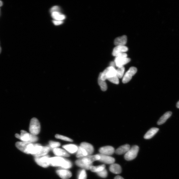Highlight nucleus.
Segmentation results:
<instances>
[{
  "label": "nucleus",
  "mask_w": 179,
  "mask_h": 179,
  "mask_svg": "<svg viewBox=\"0 0 179 179\" xmlns=\"http://www.w3.org/2000/svg\"><path fill=\"white\" fill-rule=\"evenodd\" d=\"M16 146L21 151L26 154L33 155L34 157L40 151L43 147L40 144L23 141L17 142Z\"/></svg>",
  "instance_id": "nucleus-1"
},
{
  "label": "nucleus",
  "mask_w": 179,
  "mask_h": 179,
  "mask_svg": "<svg viewBox=\"0 0 179 179\" xmlns=\"http://www.w3.org/2000/svg\"><path fill=\"white\" fill-rule=\"evenodd\" d=\"M15 136L23 142H29L33 143L38 141V137L36 135L28 133L25 130H21V134H16Z\"/></svg>",
  "instance_id": "nucleus-2"
},
{
  "label": "nucleus",
  "mask_w": 179,
  "mask_h": 179,
  "mask_svg": "<svg viewBox=\"0 0 179 179\" xmlns=\"http://www.w3.org/2000/svg\"><path fill=\"white\" fill-rule=\"evenodd\" d=\"M127 54L125 53H122L116 55L115 60L116 66L118 68L124 66L130 61V58L127 57Z\"/></svg>",
  "instance_id": "nucleus-3"
},
{
  "label": "nucleus",
  "mask_w": 179,
  "mask_h": 179,
  "mask_svg": "<svg viewBox=\"0 0 179 179\" xmlns=\"http://www.w3.org/2000/svg\"><path fill=\"white\" fill-rule=\"evenodd\" d=\"M41 130V126L39 122L36 118H33L30 121L29 131L30 133L36 135L39 133Z\"/></svg>",
  "instance_id": "nucleus-4"
},
{
  "label": "nucleus",
  "mask_w": 179,
  "mask_h": 179,
  "mask_svg": "<svg viewBox=\"0 0 179 179\" xmlns=\"http://www.w3.org/2000/svg\"><path fill=\"white\" fill-rule=\"evenodd\" d=\"M100 75L101 79L105 81L116 75V70L115 68L109 66L105 69L103 72L101 73Z\"/></svg>",
  "instance_id": "nucleus-5"
},
{
  "label": "nucleus",
  "mask_w": 179,
  "mask_h": 179,
  "mask_svg": "<svg viewBox=\"0 0 179 179\" xmlns=\"http://www.w3.org/2000/svg\"><path fill=\"white\" fill-rule=\"evenodd\" d=\"M67 159L60 157H54L49 158L50 165L53 167H60L64 168Z\"/></svg>",
  "instance_id": "nucleus-6"
},
{
  "label": "nucleus",
  "mask_w": 179,
  "mask_h": 179,
  "mask_svg": "<svg viewBox=\"0 0 179 179\" xmlns=\"http://www.w3.org/2000/svg\"><path fill=\"white\" fill-rule=\"evenodd\" d=\"M139 150V147L134 145L124 155V158L126 160L130 161L136 158Z\"/></svg>",
  "instance_id": "nucleus-7"
},
{
  "label": "nucleus",
  "mask_w": 179,
  "mask_h": 179,
  "mask_svg": "<svg viewBox=\"0 0 179 179\" xmlns=\"http://www.w3.org/2000/svg\"><path fill=\"white\" fill-rule=\"evenodd\" d=\"M49 157L48 155H45L44 156L36 157L34 160L36 163L40 166L43 168L48 167L49 164Z\"/></svg>",
  "instance_id": "nucleus-8"
},
{
  "label": "nucleus",
  "mask_w": 179,
  "mask_h": 179,
  "mask_svg": "<svg viewBox=\"0 0 179 179\" xmlns=\"http://www.w3.org/2000/svg\"><path fill=\"white\" fill-rule=\"evenodd\" d=\"M137 69L134 67H132L129 69L128 70L124 75L122 79V82L126 84L131 80L132 77L137 72Z\"/></svg>",
  "instance_id": "nucleus-9"
},
{
  "label": "nucleus",
  "mask_w": 179,
  "mask_h": 179,
  "mask_svg": "<svg viewBox=\"0 0 179 179\" xmlns=\"http://www.w3.org/2000/svg\"><path fill=\"white\" fill-rule=\"evenodd\" d=\"M100 159V156L98 154L90 155L81 159L82 161L86 164L92 165L93 163L96 161H99Z\"/></svg>",
  "instance_id": "nucleus-10"
},
{
  "label": "nucleus",
  "mask_w": 179,
  "mask_h": 179,
  "mask_svg": "<svg viewBox=\"0 0 179 179\" xmlns=\"http://www.w3.org/2000/svg\"><path fill=\"white\" fill-rule=\"evenodd\" d=\"M100 156V159L99 160L101 162L107 164H112L114 163L115 159L113 157L102 154H98Z\"/></svg>",
  "instance_id": "nucleus-11"
},
{
  "label": "nucleus",
  "mask_w": 179,
  "mask_h": 179,
  "mask_svg": "<svg viewBox=\"0 0 179 179\" xmlns=\"http://www.w3.org/2000/svg\"><path fill=\"white\" fill-rule=\"evenodd\" d=\"M100 154L110 156L115 152V149L111 146H106L101 148L99 150Z\"/></svg>",
  "instance_id": "nucleus-12"
},
{
  "label": "nucleus",
  "mask_w": 179,
  "mask_h": 179,
  "mask_svg": "<svg viewBox=\"0 0 179 179\" xmlns=\"http://www.w3.org/2000/svg\"><path fill=\"white\" fill-rule=\"evenodd\" d=\"M57 173L62 179H68L72 176V174L68 170H57Z\"/></svg>",
  "instance_id": "nucleus-13"
},
{
  "label": "nucleus",
  "mask_w": 179,
  "mask_h": 179,
  "mask_svg": "<svg viewBox=\"0 0 179 179\" xmlns=\"http://www.w3.org/2000/svg\"><path fill=\"white\" fill-rule=\"evenodd\" d=\"M128 51V48L126 46H116L114 48L112 54L113 56L122 53H125Z\"/></svg>",
  "instance_id": "nucleus-14"
},
{
  "label": "nucleus",
  "mask_w": 179,
  "mask_h": 179,
  "mask_svg": "<svg viewBox=\"0 0 179 179\" xmlns=\"http://www.w3.org/2000/svg\"><path fill=\"white\" fill-rule=\"evenodd\" d=\"M80 146L85 150L87 153L88 156L93 153L94 149L93 146L91 144L87 142H82Z\"/></svg>",
  "instance_id": "nucleus-15"
},
{
  "label": "nucleus",
  "mask_w": 179,
  "mask_h": 179,
  "mask_svg": "<svg viewBox=\"0 0 179 179\" xmlns=\"http://www.w3.org/2000/svg\"><path fill=\"white\" fill-rule=\"evenodd\" d=\"M127 42V36L124 35L116 38L114 41V44L116 46H125Z\"/></svg>",
  "instance_id": "nucleus-16"
},
{
  "label": "nucleus",
  "mask_w": 179,
  "mask_h": 179,
  "mask_svg": "<svg viewBox=\"0 0 179 179\" xmlns=\"http://www.w3.org/2000/svg\"><path fill=\"white\" fill-rule=\"evenodd\" d=\"M130 149V146L128 144H126L120 147L115 151L116 154L118 155H122L126 154Z\"/></svg>",
  "instance_id": "nucleus-17"
},
{
  "label": "nucleus",
  "mask_w": 179,
  "mask_h": 179,
  "mask_svg": "<svg viewBox=\"0 0 179 179\" xmlns=\"http://www.w3.org/2000/svg\"><path fill=\"white\" fill-rule=\"evenodd\" d=\"M51 13V17L54 20L63 21L66 18V16L59 11L53 12Z\"/></svg>",
  "instance_id": "nucleus-18"
},
{
  "label": "nucleus",
  "mask_w": 179,
  "mask_h": 179,
  "mask_svg": "<svg viewBox=\"0 0 179 179\" xmlns=\"http://www.w3.org/2000/svg\"><path fill=\"white\" fill-rule=\"evenodd\" d=\"M109 170L112 173L119 174L122 172V168L120 166L116 163H113L110 166Z\"/></svg>",
  "instance_id": "nucleus-19"
},
{
  "label": "nucleus",
  "mask_w": 179,
  "mask_h": 179,
  "mask_svg": "<svg viewBox=\"0 0 179 179\" xmlns=\"http://www.w3.org/2000/svg\"><path fill=\"white\" fill-rule=\"evenodd\" d=\"M159 129L157 128H152L150 129L144 135V138L146 139L151 138L158 132Z\"/></svg>",
  "instance_id": "nucleus-20"
},
{
  "label": "nucleus",
  "mask_w": 179,
  "mask_h": 179,
  "mask_svg": "<svg viewBox=\"0 0 179 179\" xmlns=\"http://www.w3.org/2000/svg\"><path fill=\"white\" fill-rule=\"evenodd\" d=\"M53 152L56 155L58 156H61L66 157H68L70 155L65 150L59 148L54 149Z\"/></svg>",
  "instance_id": "nucleus-21"
},
{
  "label": "nucleus",
  "mask_w": 179,
  "mask_h": 179,
  "mask_svg": "<svg viewBox=\"0 0 179 179\" xmlns=\"http://www.w3.org/2000/svg\"><path fill=\"white\" fill-rule=\"evenodd\" d=\"M172 115V112L169 111L166 112L161 116L157 124L159 125H160L165 123L168 119L171 117Z\"/></svg>",
  "instance_id": "nucleus-22"
},
{
  "label": "nucleus",
  "mask_w": 179,
  "mask_h": 179,
  "mask_svg": "<svg viewBox=\"0 0 179 179\" xmlns=\"http://www.w3.org/2000/svg\"><path fill=\"white\" fill-rule=\"evenodd\" d=\"M63 147L71 154H73L76 152L78 149L77 146L74 144H68L64 145Z\"/></svg>",
  "instance_id": "nucleus-23"
},
{
  "label": "nucleus",
  "mask_w": 179,
  "mask_h": 179,
  "mask_svg": "<svg viewBox=\"0 0 179 179\" xmlns=\"http://www.w3.org/2000/svg\"><path fill=\"white\" fill-rule=\"evenodd\" d=\"M76 154L77 158H81L88 156L87 152L84 148L81 147L80 146L78 148Z\"/></svg>",
  "instance_id": "nucleus-24"
},
{
  "label": "nucleus",
  "mask_w": 179,
  "mask_h": 179,
  "mask_svg": "<svg viewBox=\"0 0 179 179\" xmlns=\"http://www.w3.org/2000/svg\"><path fill=\"white\" fill-rule=\"evenodd\" d=\"M75 163L78 166L83 168L84 169L87 170H90V167L92 166V165L86 164L81 160V159H78L75 161Z\"/></svg>",
  "instance_id": "nucleus-25"
},
{
  "label": "nucleus",
  "mask_w": 179,
  "mask_h": 179,
  "mask_svg": "<svg viewBox=\"0 0 179 179\" xmlns=\"http://www.w3.org/2000/svg\"><path fill=\"white\" fill-rule=\"evenodd\" d=\"M98 84L100 86L101 90L103 91H105L107 89V85L105 81L103 80L101 78V76L99 74L98 78Z\"/></svg>",
  "instance_id": "nucleus-26"
},
{
  "label": "nucleus",
  "mask_w": 179,
  "mask_h": 179,
  "mask_svg": "<svg viewBox=\"0 0 179 179\" xmlns=\"http://www.w3.org/2000/svg\"><path fill=\"white\" fill-rule=\"evenodd\" d=\"M49 150H50V148L49 147H43L40 151L36 155L35 157L45 156V155H46L48 153Z\"/></svg>",
  "instance_id": "nucleus-27"
},
{
  "label": "nucleus",
  "mask_w": 179,
  "mask_h": 179,
  "mask_svg": "<svg viewBox=\"0 0 179 179\" xmlns=\"http://www.w3.org/2000/svg\"><path fill=\"white\" fill-rule=\"evenodd\" d=\"M105 165L97 166H94L92 165L90 167V170L92 172L97 173V172L105 169Z\"/></svg>",
  "instance_id": "nucleus-28"
},
{
  "label": "nucleus",
  "mask_w": 179,
  "mask_h": 179,
  "mask_svg": "<svg viewBox=\"0 0 179 179\" xmlns=\"http://www.w3.org/2000/svg\"><path fill=\"white\" fill-rule=\"evenodd\" d=\"M124 71L125 68L124 66L118 68L117 70H116V76H117L118 78L120 79L123 77L124 75Z\"/></svg>",
  "instance_id": "nucleus-29"
},
{
  "label": "nucleus",
  "mask_w": 179,
  "mask_h": 179,
  "mask_svg": "<svg viewBox=\"0 0 179 179\" xmlns=\"http://www.w3.org/2000/svg\"><path fill=\"white\" fill-rule=\"evenodd\" d=\"M55 137L57 139H60L63 140L72 142H73V140L68 137L60 135L59 134H56L55 135Z\"/></svg>",
  "instance_id": "nucleus-30"
},
{
  "label": "nucleus",
  "mask_w": 179,
  "mask_h": 179,
  "mask_svg": "<svg viewBox=\"0 0 179 179\" xmlns=\"http://www.w3.org/2000/svg\"><path fill=\"white\" fill-rule=\"evenodd\" d=\"M97 174L100 177L103 178H106L107 176V172L105 169L102 171L97 172Z\"/></svg>",
  "instance_id": "nucleus-31"
},
{
  "label": "nucleus",
  "mask_w": 179,
  "mask_h": 179,
  "mask_svg": "<svg viewBox=\"0 0 179 179\" xmlns=\"http://www.w3.org/2000/svg\"><path fill=\"white\" fill-rule=\"evenodd\" d=\"M87 176L85 170H82L79 172L78 179H86Z\"/></svg>",
  "instance_id": "nucleus-32"
},
{
  "label": "nucleus",
  "mask_w": 179,
  "mask_h": 179,
  "mask_svg": "<svg viewBox=\"0 0 179 179\" xmlns=\"http://www.w3.org/2000/svg\"><path fill=\"white\" fill-rule=\"evenodd\" d=\"M108 80L111 82L116 84H118L119 83V78H118V77L116 75L111 78L108 79Z\"/></svg>",
  "instance_id": "nucleus-33"
},
{
  "label": "nucleus",
  "mask_w": 179,
  "mask_h": 179,
  "mask_svg": "<svg viewBox=\"0 0 179 179\" xmlns=\"http://www.w3.org/2000/svg\"><path fill=\"white\" fill-rule=\"evenodd\" d=\"M49 145L51 148L55 149L59 147L60 144L59 142L50 141L49 142Z\"/></svg>",
  "instance_id": "nucleus-34"
},
{
  "label": "nucleus",
  "mask_w": 179,
  "mask_h": 179,
  "mask_svg": "<svg viewBox=\"0 0 179 179\" xmlns=\"http://www.w3.org/2000/svg\"><path fill=\"white\" fill-rule=\"evenodd\" d=\"M60 8L57 6H54L51 9L50 12L51 13L55 11H60Z\"/></svg>",
  "instance_id": "nucleus-35"
},
{
  "label": "nucleus",
  "mask_w": 179,
  "mask_h": 179,
  "mask_svg": "<svg viewBox=\"0 0 179 179\" xmlns=\"http://www.w3.org/2000/svg\"><path fill=\"white\" fill-rule=\"evenodd\" d=\"M53 21L54 24H55V25L56 26L62 24L63 23V21H59L53 20Z\"/></svg>",
  "instance_id": "nucleus-36"
},
{
  "label": "nucleus",
  "mask_w": 179,
  "mask_h": 179,
  "mask_svg": "<svg viewBox=\"0 0 179 179\" xmlns=\"http://www.w3.org/2000/svg\"><path fill=\"white\" fill-rule=\"evenodd\" d=\"M116 64L114 61H111L110 63V66L113 67L115 68Z\"/></svg>",
  "instance_id": "nucleus-37"
},
{
  "label": "nucleus",
  "mask_w": 179,
  "mask_h": 179,
  "mask_svg": "<svg viewBox=\"0 0 179 179\" xmlns=\"http://www.w3.org/2000/svg\"><path fill=\"white\" fill-rule=\"evenodd\" d=\"M114 179H124L122 177L118 176L115 177Z\"/></svg>",
  "instance_id": "nucleus-38"
},
{
  "label": "nucleus",
  "mask_w": 179,
  "mask_h": 179,
  "mask_svg": "<svg viewBox=\"0 0 179 179\" xmlns=\"http://www.w3.org/2000/svg\"><path fill=\"white\" fill-rule=\"evenodd\" d=\"M176 107H177L179 109V101L177 103Z\"/></svg>",
  "instance_id": "nucleus-39"
},
{
  "label": "nucleus",
  "mask_w": 179,
  "mask_h": 179,
  "mask_svg": "<svg viewBox=\"0 0 179 179\" xmlns=\"http://www.w3.org/2000/svg\"><path fill=\"white\" fill-rule=\"evenodd\" d=\"M3 2H2L1 1H0V7H1V6L3 5Z\"/></svg>",
  "instance_id": "nucleus-40"
},
{
  "label": "nucleus",
  "mask_w": 179,
  "mask_h": 179,
  "mask_svg": "<svg viewBox=\"0 0 179 179\" xmlns=\"http://www.w3.org/2000/svg\"><path fill=\"white\" fill-rule=\"evenodd\" d=\"M1 47H0V53H1Z\"/></svg>",
  "instance_id": "nucleus-41"
}]
</instances>
